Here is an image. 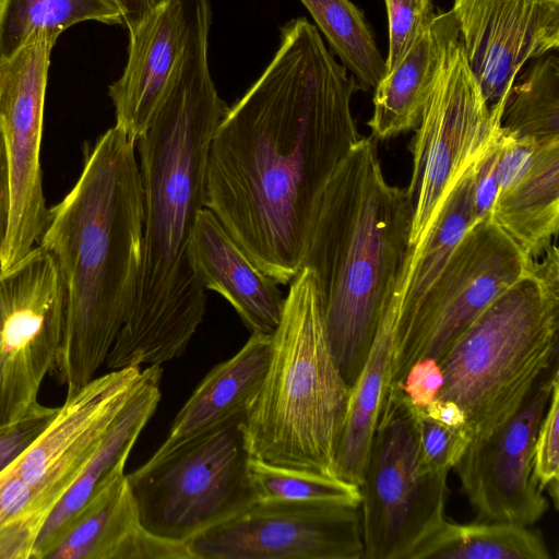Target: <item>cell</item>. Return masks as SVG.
<instances>
[{
    "instance_id": "6da1fadb",
    "label": "cell",
    "mask_w": 559,
    "mask_h": 559,
    "mask_svg": "<svg viewBox=\"0 0 559 559\" xmlns=\"http://www.w3.org/2000/svg\"><path fill=\"white\" fill-rule=\"evenodd\" d=\"M359 90L319 29L293 19L267 67L215 129L205 207L277 284L300 271L326 185L360 139L350 108Z\"/></svg>"
},
{
    "instance_id": "7a4b0ae2",
    "label": "cell",
    "mask_w": 559,
    "mask_h": 559,
    "mask_svg": "<svg viewBox=\"0 0 559 559\" xmlns=\"http://www.w3.org/2000/svg\"><path fill=\"white\" fill-rule=\"evenodd\" d=\"M227 107L203 45L177 69L136 142L144 207L142 264L134 305L106 359L110 370L181 357L203 321L205 288L187 249L205 206L211 141Z\"/></svg>"
},
{
    "instance_id": "3957f363",
    "label": "cell",
    "mask_w": 559,
    "mask_h": 559,
    "mask_svg": "<svg viewBox=\"0 0 559 559\" xmlns=\"http://www.w3.org/2000/svg\"><path fill=\"white\" fill-rule=\"evenodd\" d=\"M135 145L116 127L103 133L76 183L48 210L37 242L66 286L64 332L51 371L67 396L95 378L135 301L144 223Z\"/></svg>"
},
{
    "instance_id": "277c9868",
    "label": "cell",
    "mask_w": 559,
    "mask_h": 559,
    "mask_svg": "<svg viewBox=\"0 0 559 559\" xmlns=\"http://www.w3.org/2000/svg\"><path fill=\"white\" fill-rule=\"evenodd\" d=\"M413 211L407 190L385 180L369 136L338 164L316 212L301 269L314 275L329 343L349 388L397 288Z\"/></svg>"
},
{
    "instance_id": "5b68a950",
    "label": "cell",
    "mask_w": 559,
    "mask_h": 559,
    "mask_svg": "<svg viewBox=\"0 0 559 559\" xmlns=\"http://www.w3.org/2000/svg\"><path fill=\"white\" fill-rule=\"evenodd\" d=\"M349 397L329 343L311 270L289 283L262 386L246 411L252 459L336 476V455Z\"/></svg>"
},
{
    "instance_id": "8992f818",
    "label": "cell",
    "mask_w": 559,
    "mask_h": 559,
    "mask_svg": "<svg viewBox=\"0 0 559 559\" xmlns=\"http://www.w3.org/2000/svg\"><path fill=\"white\" fill-rule=\"evenodd\" d=\"M559 254L552 243L498 296L439 361L440 399L466 414L472 440L510 419L557 356Z\"/></svg>"
},
{
    "instance_id": "52a82bcc",
    "label": "cell",
    "mask_w": 559,
    "mask_h": 559,
    "mask_svg": "<svg viewBox=\"0 0 559 559\" xmlns=\"http://www.w3.org/2000/svg\"><path fill=\"white\" fill-rule=\"evenodd\" d=\"M240 413L127 474L142 525L186 544L257 501Z\"/></svg>"
},
{
    "instance_id": "ba28073f",
    "label": "cell",
    "mask_w": 559,
    "mask_h": 559,
    "mask_svg": "<svg viewBox=\"0 0 559 559\" xmlns=\"http://www.w3.org/2000/svg\"><path fill=\"white\" fill-rule=\"evenodd\" d=\"M448 475L424 462L415 407L391 385L359 486L364 559H411L447 519Z\"/></svg>"
},
{
    "instance_id": "9c48e42d",
    "label": "cell",
    "mask_w": 559,
    "mask_h": 559,
    "mask_svg": "<svg viewBox=\"0 0 559 559\" xmlns=\"http://www.w3.org/2000/svg\"><path fill=\"white\" fill-rule=\"evenodd\" d=\"M440 63L412 141L409 250L423 239L451 185L501 126L467 64L451 11L436 14Z\"/></svg>"
},
{
    "instance_id": "30bf717a",
    "label": "cell",
    "mask_w": 559,
    "mask_h": 559,
    "mask_svg": "<svg viewBox=\"0 0 559 559\" xmlns=\"http://www.w3.org/2000/svg\"><path fill=\"white\" fill-rule=\"evenodd\" d=\"M532 261L490 216L473 224L411 318L395 329L391 385L401 383L417 360L440 361Z\"/></svg>"
},
{
    "instance_id": "8fae6325",
    "label": "cell",
    "mask_w": 559,
    "mask_h": 559,
    "mask_svg": "<svg viewBox=\"0 0 559 559\" xmlns=\"http://www.w3.org/2000/svg\"><path fill=\"white\" fill-rule=\"evenodd\" d=\"M2 374L0 427L24 417L36 404L51 372L66 321V286L50 252L34 247L0 270Z\"/></svg>"
},
{
    "instance_id": "7c38bea8",
    "label": "cell",
    "mask_w": 559,
    "mask_h": 559,
    "mask_svg": "<svg viewBox=\"0 0 559 559\" xmlns=\"http://www.w3.org/2000/svg\"><path fill=\"white\" fill-rule=\"evenodd\" d=\"M57 37L38 31L13 55L0 59V126L10 171V210L1 269L23 259L48 221L40 146L51 49Z\"/></svg>"
},
{
    "instance_id": "4fadbf2b",
    "label": "cell",
    "mask_w": 559,
    "mask_h": 559,
    "mask_svg": "<svg viewBox=\"0 0 559 559\" xmlns=\"http://www.w3.org/2000/svg\"><path fill=\"white\" fill-rule=\"evenodd\" d=\"M192 559H364L359 507L255 501L186 543Z\"/></svg>"
},
{
    "instance_id": "5bb4252c",
    "label": "cell",
    "mask_w": 559,
    "mask_h": 559,
    "mask_svg": "<svg viewBox=\"0 0 559 559\" xmlns=\"http://www.w3.org/2000/svg\"><path fill=\"white\" fill-rule=\"evenodd\" d=\"M141 374V367H130L95 377L66 397L43 432L8 466L32 491L45 523L87 466Z\"/></svg>"
},
{
    "instance_id": "9a60e30c",
    "label": "cell",
    "mask_w": 559,
    "mask_h": 559,
    "mask_svg": "<svg viewBox=\"0 0 559 559\" xmlns=\"http://www.w3.org/2000/svg\"><path fill=\"white\" fill-rule=\"evenodd\" d=\"M557 373V368L549 370L499 428L471 440L453 467L475 521L532 526L548 511L549 501L534 477L533 451Z\"/></svg>"
},
{
    "instance_id": "2e32d148",
    "label": "cell",
    "mask_w": 559,
    "mask_h": 559,
    "mask_svg": "<svg viewBox=\"0 0 559 559\" xmlns=\"http://www.w3.org/2000/svg\"><path fill=\"white\" fill-rule=\"evenodd\" d=\"M450 11L488 108L502 115L522 66L559 46V0H453Z\"/></svg>"
},
{
    "instance_id": "e0dca14e",
    "label": "cell",
    "mask_w": 559,
    "mask_h": 559,
    "mask_svg": "<svg viewBox=\"0 0 559 559\" xmlns=\"http://www.w3.org/2000/svg\"><path fill=\"white\" fill-rule=\"evenodd\" d=\"M212 21L209 0H160L129 32L123 73L108 90L115 127L138 142L147 130L175 72L207 44Z\"/></svg>"
},
{
    "instance_id": "ac0fdd59",
    "label": "cell",
    "mask_w": 559,
    "mask_h": 559,
    "mask_svg": "<svg viewBox=\"0 0 559 559\" xmlns=\"http://www.w3.org/2000/svg\"><path fill=\"white\" fill-rule=\"evenodd\" d=\"M187 255L202 286L222 295L251 334H274L282 319L285 296L205 206L197 216Z\"/></svg>"
},
{
    "instance_id": "d6986e66",
    "label": "cell",
    "mask_w": 559,
    "mask_h": 559,
    "mask_svg": "<svg viewBox=\"0 0 559 559\" xmlns=\"http://www.w3.org/2000/svg\"><path fill=\"white\" fill-rule=\"evenodd\" d=\"M47 559H192L186 544L141 523L127 474L114 477L85 506Z\"/></svg>"
},
{
    "instance_id": "ffe728a7",
    "label": "cell",
    "mask_w": 559,
    "mask_h": 559,
    "mask_svg": "<svg viewBox=\"0 0 559 559\" xmlns=\"http://www.w3.org/2000/svg\"><path fill=\"white\" fill-rule=\"evenodd\" d=\"M162 376L160 365L142 369L138 386L112 421L97 451L48 516L32 559H47L90 500L114 477L124 473L130 452L160 400Z\"/></svg>"
},
{
    "instance_id": "44dd1931",
    "label": "cell",
    "mask_w": 559,
    "mask_h": 559,
    "mask_svg": "<svg viewBox=\"0 0 559 559\" xmlns=\"http://www.w3.org/2000/svg\"><path fill=\"white\" fill-rule=\"evenodd\" d=\"M271 354L272 335L251 334L233 357L212 368L178 412L165 441L152 456L164 455L246 412L262 386Z\"/></svg>"
},
{
    "instance_id": "7402d4cb",
    "label": "cell",
    "mask_w": 559,
    "mask_h": 559,
    "mask_svg": "<svg viewBox=\"0 0 559 559\" xmlns=\"http://www.w3.org/2000/svg\"><path fill=\"white\" fill-rule=\"evenodd\" d=\"M490 218L531 259L552 245L559 228V139L539 144L524 174L497 193Z\"/></svg>"
},
{
    "instance_id": "603a6c76",
    "label": "cell",
    "mask_w": 559,
    "mask_h": 559,
    "mask_svg": "<svg viewBox=\"0 0 559 559\" xmlns=\"http://www.w3.org/2000/svg\"><path fill=\"white\" fill-rule=\"evenodd\" d=\"M475 158L451 185L423 239L408 251L396 288L400 297L396 328L411 318L466 230L473 225Z\"/></svg>"
},
{
    "instance_id": "cb8c5ba5",
    "label": "cell",
    "mask_w": 559,
    "mask_h": 559,
    "mask_svg": "<svg viewBox=\"0 0 559 559\" xmlns=\"http://www.w3.org/2000/svg\"><path fill=\"white\" fill-rule=\"evenodd\" d=\"M440 63L436 16L401 61L374 87L371 136L386 140L419 124Z\"/></svg>"
},
{
    "instance_id": "d4e9b609",
    "label": "cell",
    "mask_w": 559,
    "mask_h": 559,
    "mask_svg": "<svg viewBox=\"0 0 559 559\" xmlns=\"http://www.w3.org/2000/svg\"><path fill=\"white\" fill-rule=\"evenodd\" d=\"M411 559H551V554L543 535L531 526L445 519Z\"/></svg>"
},
{
    "instance_id": "484cf974",
    "label": "cell",
    "mask_w": 559,
    "mask_h": 559,
    "mask_svg": "<svg viewBox=\"0 0 559 559\" xmlns=\"http://www.w3.org/2000/svg\"><path fill=\"white\" fill-rule=\"evenodd\" d=\"M299 1L324 35L330 51L338 57L359 88L365 92L374 88L385 74V60L360 9L350 0Z\"/></svg>"
},
{
    "instance_id": "4316f807",
    "label": "cell",
    "mask_w": 559,
    "mask_h": 559,
    "mask_svg": "<svg viewBox=\"0 0 559 559\" xmlns=\"http://www.w3.org/2000/svg\"><path fill=\"white\" fill-rule=\"evenodd\" d=\"M90 20L122 24L112 0H0V59L13 55L35 32L58 38L66 28Z\"/></svg>"
},
{
    "instance_id": "83f0119b",
    "label": "cell",
    "mask_w": 559,
    "mask_h": 559,
    "mask_svg": "<svg viewBox=\"0 0 559 559\" xmlns=\"http://www.w3.org/2000/svg\"><path fill=\"white\" fill-rule=\"evenodd\" d=\"M512 84L501 116V129L537 143L559 139V59L545 53Z\"/></svg>"
},
{
    "instance_id": "f1b7e54d",
    "label": "cell",
    "mask_w": 559,
    "mask_h": 559,
    "mask_svg": "<svg viewBox=\"0 0 559 559\" xmlns=\"http://www.w3.org/2000/svg\"><path fill=\"white\" fill-rule=\"evenodd\" d=\"M250 477L257 501L328 502L359 507L358 485L338 477L287 469L251 459Z\"/></svg>"
},
{
    "instance_id": "f546056e",
    "label": "cell",
    "mask_w": 559,
    "mask_h": 559,
    "mask_svg": "<svg viewBox=\"0 0 559 559\" xmlns=\"http://www.w3.org/2000/svg\"><path fill=\"white\" fill-rule=\"evenodd\" d=\"M533 473L539 488L559 507V372L539 424L533 451Z\"/></svg>"
},
{
    "instance_id": "4dcf8cb0",
    "label": "cell",
    "mask_w": 559,
    "mask_h": 559,
    "mask_svg": "<svg viewBox=\"0 0 559 559\" xmlns=\"http://www.w3.org/2000/svg\"><path fill=\"white\" fill-rule=\"evenodd\" d=\"M389 21L385 73L391 71L431 25L436 13L430 0H384Z\"/></svg>"
},
{
    "instance_id": "1f68e13d",
    "label": "cell",
    "mask_w": 559,
    "mask_h": 559,
    "mask_svg": "<svg viewBox=\"0 0 559 559\" xmlns=\"http://www.w3.org/2000/svg\"><path fill=\"white\" fill-rule=\"evenodd\" d=\"M415 413L424 462L436 472L449 474L472 440L468 429L444 426L428 417L424 408L415 407Z\"/></svg>"
},
{
    "instance_id": "d6a6232c",
    "label": "cell",
    "mask_w": 559,
    "mask_h": 559,
    "mask_svg": "<svg viewBox=\"0 0 559 559\" xmlns=\"http://www.w3.org/2000/svg\"><path fill=\"white\" fill-rule=\"evenodd\" d=\"M57 412L58 407L38 403L21 419L0 427V472L33 443Z\"/></svg>"
},
{
    "instance_id": "836d02e7",
    "label": "cell",
    "mask_w": 559,
    "mask_h": 559,
    "mask_svg": "<svg viewBox=\"0 0 559 559\" xmlns=\"http://www.w3.org/2000/svg\"><path fill=\"white\" fill-rule=\"evenodd\" d=\"M502 130L493 133L474 160L473 224L490 216L498 193L497 165L501 146Z\"/></svg>"
},
{
    "instance_id": "e575fe53",
    "label": "cell",
    "mask_w": 559,
    "mask_h": 559,
    "mask_svg": "<svg viewBox=\"0 0 559 559\" xmlns=\"http://www.w3.org/2000/svg\"><path fill=\"white\" fill-rule=\"evenodd\" d=\"M443 384V373L439 361L424 358L415 361L399 384L409 403L418 408H426L435 401Z\"/></svg>"
},
{
    "instance_id": "d590c367",
    "label": "cell",
    "mask_w": 559,
    "mask_h": 559,
    "mask_svg": "<svg viewBox=\"0 0 559 559\" xmlns=\"http://www.w3.org/2000/svg\"><path fill=\"white\" fill-rule=\"evenodd\" d=\"M10 210L9 157L3 130L0 126V255L5 240ZM1 269V260H0Z\"/></svg>"
},
{
    "instance_id": "8d00e7d4",
    "label": "cell",
    "mask_w": 559,
    "mask_h": 559,
    "mask_svg": "<svg viewBox=\"0 0 559 559\" xmlns=\"http://www.w3.org/2000/svg\"><path fill=\"white\" fill-rule=\"evenodd\" d=\"M424 411L428 417L444 426L467 428L465 412L457 403L451 400L437 397Z\"/></svg>"
},
{
    "instance_id": "74e56055",
    "label": "cell",
    "mask_w": 559,
    "mask_h": 559,
    "mask_svg": "<svg viewBox=\"0 0 559 559\" xmlns=\"http://www.w3.org/2000/svg\"><path fill=\"white\" fill-rule=\"evenodd\" d=\"M160 0H112L118 8L122 24L132 32L155 9Z\"/></svg>"
},
{
    "instance_id": "f35d334b",
    "label": "cell",
    "mask_w": 559,
    "mask_h": 559,
    "mask_svg": "<svg viewBox=\"0 0 559 559\" xmlns=\"http://www.w3.org/2000/svg\"><path fill=\"white\" fill-rule=\"evenodd\" d=\"M1 374H2V295L0 283V391H1Z\"/></svg>"
}]
</instances>
